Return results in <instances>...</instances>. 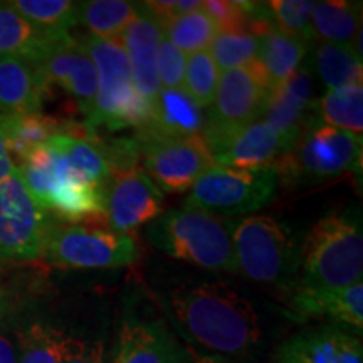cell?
Instances as JSON below:
<instances>
[{"mask_svg": "<svg viewBox=\"0 0 363 363\" xmlns=\"http://www.w3.org/2000/svg\"><path fill=\"white\" fill-rule=\"evenodd\" d=\"M162 306L185 345L234 362L252 360L259 350V316L229 284H180L163 294Z\"/></svg>", "mask_w": 363, "mask_h": 363, "instance_id": "obj_1", "label": "cell"}, {"mask_svg": "<svg viewBox=\"0 0 363 363\" xmlns=\"http://www.w3.org/2000/svg\"><path fill=\"white\" fill-rule=\"evenodd\" d=\"M363 233L358 207L331 212L311 227L299 249L296 286L340 289L362 283Z\"/></svg>", "mask_w": 363, "mask_h": 363, "instance_id": "obj_2", "label": "cell"}, {"mask_svg": "<svg viewBox=\"0 0 363 363\" xmlns=\"http://www.w3.org/2000/svg\"><path fill=\"white\" fill-rule=\"evenodd\" d=\"M147 239L167 256L203 269L239 272L229 224L197 207L162 212L147 225Z\"/></svg>", "mask_w": 363, "mask_h": 363, "instance_id": "obj_3", "label": "cell"}, {"mask_svg": "<svg viewBox=\"0 0 363 363\" xmlns=\"http://www.w3.org/2000/svg\"><path fill=\"white\" fill-rule=\"evenodd\" d=\"M78 45L96 67L98 76L96 103L88 120V131L93 133L101 125L108 130H121L128 126L140 128L147 123L150 106L136 93L121 39L88 35Z\"/></svg>", "mask_w": 363, "mask_h": 363, "instance_id": "obj_4", "label": "cell"}, {"mask_svg": "<svg viewBox=\"0 0 363 363\" xmlns=\"http://www.w3.org/2000/svg\"><path fill=\"white\" fill-rule=\"evenodd\" d=\"M227 224L238 271L256 283L291 291L299 274V249L289 230L269 216Z\"/></svg>", "mask_w": 363, "mask_h": 363, "instance_id": "obj_5", "label": "cell"}, {"mask_svg": "<svg viewBox=\"0 0 363 363\" xmlns=\"http://www.w3.org/2000/svg\"><path fill=\"white\" fill-rule=\"evenodd\" d=\"M362 148V135L316 123L301 135L293 150L276 160L274 169L286 185L318 184L360 172Z\"/></svg>", "mask_w": 363, "mask_h": 363, "instance_id": "obj_6", "label": "cell"}, {"mask_svg": "<svg viewBox=\"0 0 363 363\" xmlns=\"http://www.w3.org/2000/svg\"><path fill=\"white\" fill-rule=\"evenodd\" d=\"M278 184L274 165L239 170L214 163L192 185L184 206L197 207L214 216L247 214L269 203Z\"/></svg>", "mask_w": 363, "mask_h": 363, "instance_id": "obj_7", "label": "cell"}, {"mask_svg": "<svg viewBox=\"0 0 363 363\" xmlns=\"http://www.w3.org/2000/svg\"><path fill=\"white\" fill-rule=\"evenodd\" d=\"M44 256L59 267H121L136 261L138 247L128 234L101 227L52 224L45 239Z\"/></svg>", "mask_w": 363, "mask_h": 363, "instance_id": "obj_8", "label": "cell"}, {"mask_svg": "<svg viewBox=\"0 0 363 363\" xmlns=\"http://www.w3.org/2000/svg\"><path fill=\"white\" fill-rule=\"evenodd\" d=\"M269 94L266 76L257 61L222 72L202 135L207 145L261 120Z\"/></svg>", "mask_w": 363, "mask_h": 363, "instance_id": "obj_9", "label": "cell"}, {"mask_svg": "<svg viewBox=\"0 0 363 363\" xmlns=\"http://www.w3.org/2000/svg\"><path fill=\"white\" fill-rule=\"evenodd\" d=\"M51 222L27 190L21 172L0 180V259H38Z\"/></svg>", "mask_w": 363, "mask_h": 363, "instance_id": "obj_10", "label": "cell"}, {"mask_svg": "<svg viewBox=\"0 0 363 363\" xmlns=\"http://www.w3.org/2000/svg\"><path fill=\"white\" fill-rule=\"evenodd\" d=\"M138 147L140 155H143V172L162 192H187L203 172L214 165L203 136L147 142Z\"/></svg>", "mask_w": 363, "mask_h": 363, "instance_id": "obj_11", "label": "cell"}, {"mask_svg": "<svg viewBox=\"0 0 363 363\" xmlns=\"http://www.w3.org/2000/svg\"><path fill=\"white\" fill-rule=\"evenodd\" d=\"M315 91V72L311 59H305L293 76L272 91L266 111L261 120L278 135L283 155L293 150L301 135L316 125V101L313 98Z\"/></svg>", "mask_w": 363, "mask_h": 363, "instance_id": "obj_12", "label": "cell"}, {"mask_svg": "<svg viewBox=\"0 0 363 363\" xmlns=\"http://www.w3.org/2000/svg\"><path fill=\"white\" fill-rule=\"evenodd\" d=\"M163 212V192L143 170L116 174L106 189L104 219L110 230L130 234L136 227L157 219Z\"/></svg>", "mask_w": 363, "mask_h": 363, "instance_id": "obj_13", "label": "cell"}, {"mask_svg": "<svg viewBox=\"0 0 363 363\" xmlns=\"http://www.w3.org/2000/svg\"><path fill=\"white\" fill-rule=\"evenodd\" d=\"M34 65L45 84L61 86L74 98L88 120L93 116L98 91L96 67L71 35L57 39Z\"/></svg>", "mask_w": 363, "mask_h": 363, "instance_id": "obj_14", "label": "cell"}, {"mask_svg": "<svg viewBox=\"0 0 363 363\" xmlns=\"http://www.w3.org/2000/svg\"><path fill=\"white\" fill-rule=\"evenodd\" d=\"M274 363H363L362 340L343 325L315 326L286 340Z\"/></svg>", "mask_w": 363, "mask_h": 363, "instance_id": "obj_15", "label": "cell"}, {"mask_svg": "<svg viewBox=\"0 0 363 363\" xmlns=\"http://www.w3.org/2000/svg\"><path fill=\"white\" fill-rule=\"evenodd\" d=\"M206 126V110L197 106L184 88L162 89L150 110L147 123L136 128V143L194 138L202 136Z\"/></svg>", "mask_w": 363, "mask_h": 363, "instance_id": "obj_16", "label": "cell"}, {"mask_svg": "<svg viewBox=\"0 0 363 363\" xmlns=\"http://www.w3.org/2000/svg\"><path fill=\"white\" fill-rule=\"evenodd\" d=\"M120 39L128 57L136 93L152 110L162 91L157 76V51L163 39L162 22L140 4L138 16Z\"/></svg>", "mask_w": 363, "mask_h": 363, "instance_id": "obj_17", "label": "cell"}, {"mask_svg": "<svg viewBox=\"0 0 363 363\" xmlns=\"http://www.w3.org/2000/svg\"><path fill=\"white\" fill-rule=\"evenodd\" d=\"M216 165L239 170H257L272 167L283 148L276 131L264 120L244 126L225 138L208 145Z\"/></svg>", "mask_w": 363, "mask_h": 363, "instance_id": "obj_18", "label": "cell"}, {"mask_svg": "<svg viewBox=\"0 0 363 363\" xmlns=\"http://www.w3.org/2000/svg\"><path fill=\"white\" fill-rule=\"evenodd\" d=\"M286 305L298 320L331 318L337 325H347L362 333L363 328V283L340 289H311L294 286Z\"/></svg>", "mask_w": 363, "mask_h": 363, "instance_id": "obj_19", "label": "cell"}, {"mask_svg": "<svg viewBox=\"0 0 363 363\" xmlns=\"http://www.w3.org/2000/svg\"><path fill=\"white\" fill-rule=\"evenodd\" d=\"M184 345L160 320H125L113 363H182Z\"/></svg>", "mask_w": 363, "mask_h": 363, "instance_id": "obj_20", "label": "cell"}, {"mask_svg": "<svg viewBox=\"0 0 363 363\" xmlns=\"http://www.w3.org/2000/svg\"><path fill=\"white\" fill-rule=\"evenodd\" d=\"M48 84L38 66L22 57H0V116L35 115Z\"/></svg>", "mask_w": 363, "mask_h": 363, "instance_id": "obj_21", "label": "cell"}, {"mask_svg": "<svg viewBox=\"0 0 363 363\" xmlns=\"http://www.w3.org/2000/svg\"><path fill=\"white\" fill-rule=\"evenodd\" d=\"M259 38V52L256 61L264 72L269 93H272L291 78L293 72L301 66L308 44L305 40L283 33L276 26L267 29Z\"/></svg>", "mask_w": 363, "mask_h": 363, "instance_id": "obj_22", "label": "cell"}, {"mask_svg": "<svg viewBox=\"0 0 363 363\" xmlns=\"http://www.w3.org/2000/svg\"><path fill=\"white\" fill-rule=\"evenodd\" d=\"M61 38L65 35H51L38 29L11 4L0 2V57H22L35 62Z\"/></svg>", "mask_w": 363, "mask_h": 363, "instance_id": "obj_23", "label": "cell"}, {"mask_svg": "<svg viewBox=\"0 0 363 363\" xmlns=\"http://www.w3.org/2000/svg\"><path fill=\"white\" fill-rule=\"evenodd\" d=\"M51 152L61 158L72 177L91 185H108L111 170L96 145L74 135H54L45 142Z\"/></svg>", "mask_w": 363, "mask_h": 363, "instance_id": "obj_24", "label": "cell"}, {"mask_svg": "<svg viewBox=\"0 0 363 363\" xmlns=\"http://www.w3.org/2000/svg\"><path fill=\"white\" fill-rule=\"evenodd\" d=\"M54 135H67L61 121L40 115L0 116V138L9 155L22 162L35 148L43 147Z\"/></svg>", "mask_w": 363, "mask_h": 363, "instance_id": "obj_25", "label": "cell"}, {"mask_svg": "<svg viewBox=\"0 0 363 363\" xmlns=\"http://www.w3.org/2000/svg\"><path fill=\"white\" fill-rule=\"evenodd\" d=\"M313 35L321 43L350 44L362 30V2L323 0L311 11Z\"/></svg>", "mask_w": 363, "mask_h": 363, "instance_id": "obj_26", "label": "cell"}, {"mask_svg": "<svg viewBox=\"0 0 363 363\" xmlns=\"http://www.w3.org/2000/svg\"><path fill=\"white\" fill-rule=\"evenodd\" d=\"M140 4L126 0H88L79 2L78 24L89 30L91 38L116 39L136 19Z\"/></svg>", "mask_w": 363, "mask_h": 363, "instance_id": "obj_27", "label": "cell"}, {"mask_svg": "<svg viewBox=\"0 0 363 363\" xmlns=\"http://www.w3.org/2000/svg\"><path fill=\"white\" fill-rule=\"evenodd\" d=\"M315 66L326 88L342 89L360 86L363 81L362 56L350 44L320 43L315 49Z\"/></svg>", "mask_w": 363, "mask_h": 363, "instance_id": "obj_28", "label": "cell"}, {"mask_svg": "<svg viewBox=\"0 0 363 363\" xmlns=\"http://www.w3.org/2000/svg\"><path fill=\"white\" fill-rule=\"evenodd\" d=\"M318 123L331 128L362 135L363 131V86L330 89L316 103Z\"/></svg>", "mask_w": 363, "mask_h": 363, "instance_id": "obj_29", "label": "cell"}, {"mask_svg": "<svg viewBox=\"0 0 363 363\" xmlns=\"http://www.w3.org/2000/svg\"><path fill=\"white\" fill-rule=\"evenodd\" d=\"M16 9L30 24L51 35H67L78 24L79 2L71 0H12Z\"/></svg>", "mask_w": 363, "mask_h": 363, "instance_id": "obj_30", "label": "cell"}, {"mask_svg": "<svg viewBox=\"0 0 363 363\" xmlns=\"http://www.w3.org/2000/svg\"><path fill=\"white\" fill-rule=\"evenodd\" d=\"M217 34L219 30L216 22L203 7L184 13L163 26V35L185 56L207 51Z\"/></svg>", "mask_w": 363, "mask_h": 363, "instance_id": "obj_31", "label": "cell"}, {"mask_svg": "<svg viewBox=\"0 0 363 363\" xmlns=\"http://www.w3.org/2000/svg\"><path fill=\"white\" fill-rule=\"evenodd\" d=\"M259 35L249 30H235V33H219L208 45L211 54L219 71L225 72L252 65L259 52Z\"/></svg>", "mask_w": 363, "mask_h": 363, "instance_id": "obj_32", "label": "cell"}, {"mask_svg": "<svg viewBox=\"0 0 363 363\" xmlns=\"http://www.w3.org/2000/svg\"><path fill=\"white\" fill-rule=\"evenodd\" d=\"M219 79L220 71L208 51L195 52L187 56V66H185L182 88L202 110H208L211 104L214 103Z\"/></svg>", "mask_w": 363, "mask_h": 363, "instance_id": "obj_33", "label": "cell"}, {"mask_svg": "<svg viewBox=\"0 0 363 363\" xmlns=\"http://www.w3.org/2000/svg\"><path fill=\"white\" fill-rule=\"evenodd\" d=\"M65 333L34 323L19 335L17 363H57Z\"/></svg>", "mask_w": 363, "mask_h": 363, "instance_id": "obj_34", "label": "cell"}, {"mask_svg": "<svg viewBox=\"0 0 363 363\" xmlns=\"http://www.w3.org/2000/svg\"><path fill=\"white\" fill-rule=\"evenodd\" d=\"M313 0H272L267 2V9L272 22L283 33L305 40L310 44L315 35L311 29Z\"/></svg>", "mask_w": 363, "mask_h": 363, "instance_id": "obj_35", "label": "cell"}, {"mask_svg": "<svg viewBox=\"0 0 363 363\" xmlns=\"http://www.w3.org/2000/svg\"><path fill=\"white\" fill-rule=\"evenodd\" d=\"M187 56L163 35L157 51V76L162 89H179L184 84Z\"/></svg>", "mask_w": 363, "mask_h": 363, "instance_id": "obj_36", "label": "cell"}, {"mask_svg": "<svg viewBox=\"0 0 363 363\" xmlns=\"http://www.w3.org/2000/svg\"><path fill=\"white\" fill-rule=\"evenodd\" d=\"M202 7L216 22L219 33H235V30H249L247 17L238 2L227 0H208L202 2ZM251 33V30H249Z\"/></svg>", "mask_w": 363, "mask_h": 363, "instance_id": "obj_37", "label": "cell"}, {"mask_svg": "<svg viewBox=\"0 0 363 363\" xmlns=\"http://www.w3.org/2000/svg\"><path fill=\"white\" fill-rule=\"evenodd\" d=\"M57 363H104V343L101 340L86 342L65 335Z\"/></svg>", "mask_w": 363, "mask_h": 363, "instance_id": "obj_38", "label": "cell"}, {"mask_svg": "<svg viewBox=\"0 0 363 363\" xmlns=\"http://www.w3.org/2000/svg\"><path fill=\"white\" fill-rule=\"evenodd\" d=\"M143 6L153 17L162 22V26H165L167 22L174 21L184 13L202 7V2L199 0H155V2H143Z\"/></svg>", "mask_w": 363, "mask_h": 363, "instance_id": "obj_39", "label": "cell"}, {"mask_svg": "<svg viewBox=\"0 0 363 363\" xmlns=\"http://www.w3.org/2000/svg\"><path fill=\"white\" fill-rule=\"evenodd\" d=\"M182 363H238L230 358L217 355V353L202 352L199 348L190 347V345H184V357H182Z\"/></svg>", "mask_w": 363, "mask_h": 363, "instance_id": "obj_40", "label": "cell"}, {"mask_svg": "<svg viewBox=\"0 0 363 363\" xmlns=\"http://www.w3.org/2000/svg\"><path fill=\"white\" fill-rule=\"evenodd\" d=\"M17 170L19 169H17L16 162H13V158L9 155L6 145H4L2 138H0V180L13 175Z\"/></svg>", "mask_w": 363, "mask_h": 363, "instance_id": "obj_41", "label": "cell"}, {"mask_svg": "<svg viewBox=\"0 0 363 363\" xmlns=\"http://www.w3.org/2000/svg\"><path fill=\"white\" fill-rule=\"evenodd\" d=\"M0 363H17L16 345L2 331H0Z\"/></svg>", "mask_w": 363, "mask_h": 363, "instance_id": "obj_42", "label": "cell"}]
</instances>
